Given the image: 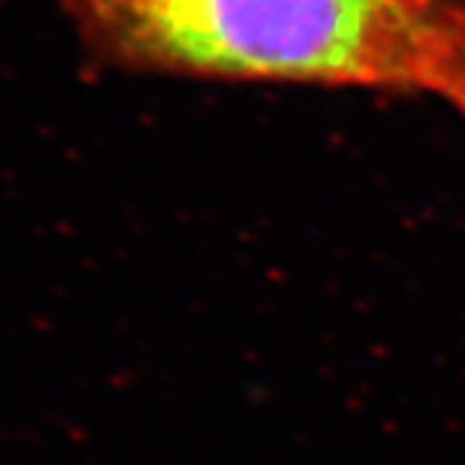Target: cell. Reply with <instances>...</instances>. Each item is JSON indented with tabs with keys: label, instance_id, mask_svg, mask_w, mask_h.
Returning <instances> with one entry per match:
<instances>
[{
	"label": "cell",
	"instance_id": "cell-1",
	"mask_svg": "<svg viewBox=\"0 0 465 465\" xmlns=\"http://www.w3.org/2000/svg\"><path fill=\"white\" fill-rule=\"evenodd\" d=\"M104 68L431 93L465 64V0H59Z\"/></svg>",
	"mask_w": 465,
	"mask_h": 465
},
{
	"label": "cell",
	"instance_id": "cell-2",
	"mask_svg": "<svg viewBox=\"0 0 465 465\" xmlns=\"http://www.w3.org/2000/svg\"><path fill=\"white\" fill-rule=\"evenodd\" d=\"M446 102L465 118V64L460 68L457 79L451 82V87H449V93H446Z\"/></svg>",
	"mask_w": 465,
	"mask_h": 465
}]
</instances>
